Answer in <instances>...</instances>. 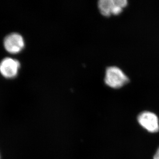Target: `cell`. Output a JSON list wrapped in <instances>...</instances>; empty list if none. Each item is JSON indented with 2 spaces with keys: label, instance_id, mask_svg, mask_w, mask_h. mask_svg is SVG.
<instances>
[{
  "label": "cell",
  "instance_id": "3957f363",
  "mask_svg": "<svg viewBox=\"0 0 159 159\" xmlns=\"http://www.w3.org/2000/svg\"><path fill=\"white\" fill-rule=\"evenodd\" d=\"M3 44L5 50L11 54H18L24 48L25 42L22 36L16 33L10 34L5 37Z\"/></svg>",
  "mask_w": 159,
  "mask_h": 159
},
{
  "label": "cell",
  "instance_id": "7a4b0ae2",
  "mask_svg": "<svg viewBox=\"0 0 159 159\" xmlns=\"http://www.w3.org/2000/svg\"><path fill=\"white\" fill-rule=\"evenodd\" d=\"M127 5L126 0H100L98 5L101 15L109 17L111 15L120 14Z\"/></svg>",
  "mask_w": 159,
  "mask_h": 159
},
{
  "label": "cell",
  "instance_id": "5b68a950",
  "mask_svg": "<svg viewBox=\"0 0 159 159\" xmlns=\"http://www.w3.org/2000/svg\"><path fill=\"white\" fill-rule=\"evenodd\" d=\"M140 125L150 132H158L159 130V120L157 116L151 112L141 113L137 117Z\"/></svg>",
  "mask_w": 159,
  "mask_h": 159
},
{
  "label": "cell",
  "instance_id": "277c9868",
  "mask_svg": "<svg viewBox=\"0 0 159 159\" xmlns=\"http://www.w3.org/2000/svg\"><path fill=\"white\" fill-rule=\"evenodd\" d=\"M20 68V62L11 57H6L0 62V73L5 78L16 77L18 75Z\"/></svg>",
  "mask_w": 159,
  "mask_h": 159
},
{
  "label": "cell",
  "instance_id": "6da1fadb",
  "mask_svg": "<svg viewBox=\"0 0 159 159\" xmlns=\"http://www.w3.org/2000/svg\"><path fill=\"white\" fill-rule=\"evenodd\" d=\"M104 81L108 87L118 89L127 84L129 79L119 68L116 66H110L106 70Z\"/></svg>",
  "mask_w": 159,
  "mask_h": 159
},
{
  "label": "cell",
  "instance_id": "8992f818",
  "mask_svg": "<svg viewBox=\"0 0 159 159\" xmlns=\"http://www.w3.org/2000/svg\"><path fill=\"white\" fill-rule=\"evenodd\" d=\"M153 159H159V147L153 157Z\"/></svg>",
  "mask_w": 159,
  "mask_h": 159
}]
</instances>
